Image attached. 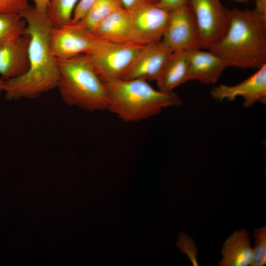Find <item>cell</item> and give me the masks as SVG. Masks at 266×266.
Instances as JSON below:
<instances>
[{
	"instance_id": "1",
	"label": "cell",
	"mask_w": 266,
	"mask_h": 266,
	"mask_svg": "<svg viewBox=\"0 0 266 266\" xmlns=\"http://www.w3.org/2000/svg\"><path fill=\"white\" fill-rule=\"evenodd\" d=\"M30 38L29 66L19 77L4 80L3 92L8 100L32 99L57 88L59 69L50 46L52 28L47 12L29 6L21 14Z\"/></svg>"
},
{
	"instance_id": "2",
	"label": "cell",
	"mask_w": 266,
	"mask_h": 266,
	"mask_svg": "<svg viewBox=\"0 0 266 266\" xmlns=\"http://www.w3.org/2000/svg\"><path fill=\"white\" fill-rule=\"evenodd\" d=\"M208 50L228 66L259 69L266 64V17L255 9H231L227 31Z\"/></svg>"
},
{
	"instance_id": "3",
	"label": "cell",
	"mask_w": 266,
	"mask_h": 266,
	"mask_svg": "<svg viewBox=\"0 0 266 266\" xmlns=\"http://www.w3.org/2000/svg\"><path fill=\"white\" fill-rule=\"evenodd\" d=\"M107 109L125 122L146 120L165 108L179 106L181 100L172 92L153 88L143 79H119L104 82Z\"/></svg>"
},
{
	"instance_id": "4",
	"label": "cell",
	"mask_w": 266,
	"mask_h": 266,
	"mask_svg": "<svg viewBox=\"0 0 266 266\" xmlns=\"http://www.w3.org/2000/svg\"><path fill=\"white\" fill-rule=\"evenodd\" d=\"M57 60L59 69L57 88L66 104L91 112L107 109L104 84L85 54Z\"/></svg>"
},
{
	"instance_id": "5",
	"label": "cell",
	"mask_w": 266,
	"mask_h": 266,
	"mask_svg": "<svg viewBox=\"0 0 266 266\" xmlns=\"http://www.w3.org/2000/svg\"><path fill=\"white\" fill-rule=\"evenodd\" d=\"M144 46L101 41L85 55L104 83L121 79Z\"/></svg>"
},
{
	"instance_id": "6",
	"label": "cell",
	"mask_w": 266,
	"mask_h": 266,
	"mask_svg": "<svg viewBox=\"0 0 266 266\" xmlns=\"http://www.w3.org/2000/svg\"><path fill=\"white\" fill-rule=\"evenodd\" d=\"M188 5L195 18L200 48L209 50L227 31L230 9L220 0H190Z\"/></svg>"
},
{
	"instance_id": "7",
	"label": "cell",
	"mask_w": 266,
	"mask_h": 266,
	"mask_svg": "<svg viewBox=\"0 0 266 266\" xmlns=\"http://www.w3.org/2000/svg\"><path fill=\"white\" fill-rule=\"evenodd\" d=\"M130 12L131 43L144 46L162 40L167 25L169 12L156 4L141 6Z\"/></svg>"
},
{
	"instance_id": "8",
	"label": "cell",
	"mask_w": 266,
	"mask_h": 266,
	"mask_svg": "<svg viewBox=\"0 0 266 266\" xmlns=\"http://www.w3.org/2000/svg\"><path fill=\"white\" fill-rule=\"evenodd\" d=\"M101 40L77 24L52 27L50 46L56 59H65L86 54L94 49Z\"/></svg>"
},
{
	"instance_id": "9",
	"label": "cell",
	"mask_w": 266,
	"mask_h": 266,
	"mask_svg": "<svg viewBox=\"0 0 266 266\" xmlns=\"http://www.w3.org/2000/svg\"><path fill=\"white\" fill-rule=\"evenodd\" d=\"M162 40L173 52L200 48L195 18L188 4L169 12Z\"/></svg>"
},
{
	"instance_id": "10",
	"label": "cell",
	"mask_w": 266,
	"mask_h": 266,
	"mask_svg": "<svg viewBox=\"0 0 266 266\" xmlns=\"http://www.w3.org/2000/svg\"><path fill=\"white\" fill-rule=\"evenodd\" d=\"M172 53L162 40L145 45L121 79L156 81Z\"/></svg>"
},
{
	"instance_id": "11",
	"label": "cell",
	"mask_w": 266,
	"mask_h": 266,
	"mask_svg": "<svg viewBox=\"0 0 266 266\" xmlns=\"http://www.w3.org/2000/svg\"><path fill=\"white\" fill-rule=\"evenodd\" d=\"M212 98L217 101L233 100L240 96L243 106L249 107L256 102L266 103V64L258 69L253 75L234 85H220L214 87L210 93Z\"/></svg>"
},
{
	"instance_id": "12",
	"label": "cell",
	"mask_w": 266,
	"mask_h": 266,
	"mask_svg": "<svg viewBox=\"0 0 266 266\" xmlns=\"http://www.w3.org/2000/svg\"><path fill=\"white\" fill-rule=\"evenodd\" d=\"M30 38L25 33L0 48V75L6 80L24 74L29 66Z\"/></svg>"
},
{
	"instance_id": "13",
	"label": "cell",
	"mask_w": 266,
	"mask_h": 266,
	"mask_svg": "<svg viewBox=\"0 0 266 266\" xmlns=\"http://www.w3.org/2000/svg\"><path fill=\"white\" fill-rule=\"evenodd\" d=\"M227 63L210 51L195 48L190 51L188 80H195L202 84H215L225 69Z\"/></svg>"
},
{
	"instance_id": "14",
	"label": "cell",
	"mask_w": 266,
	"mask_h": 266,
	"mask_svg": "<svg viewBox=\"0 0 266 266\" xmlns=\"http://www.w3.org/2000/svg\"><path fill=\"white\" fill-rule=\"evenodd\" d=\"M92 34L104 42L131 43L132 24L130 11L122 7L113 12L97 26Z\"/></svg>"
},
{
	"instance_id": "15",
	"label": "cell",
	"mask_w": 266,
	"mask_h": 266,
	"mask_svg": "<svg viewBox=\"0 0 266 266\" xmlns=\"http://www.w3.org/2000/svg\"><path fill=\"white\" fill-rule=\"evenodd\" d=\"M223 259L220 266H246L250 265L252 256L249 232L245 229L235 231L224 243Z\"/></svg>"
},
{
	"instance_id": "16",
	"label": "cell",
	"mask_w": 266,
	"mask_h": 266,
	"mask_svg": "<svg viewBox=\"0 0 266 266\" xmlns=\"http://www.w3.org/2000/svg\"><path fill=\"white\" fill-rule=\"evenodd\" d=\"M190 51L184 50L172 53L156 80L159 90L172 92L175 88L188 81Z\"/></svg>"
},
{
	"instance_id": "17",
	"label": "cell",
	"mask_w": 266,
	"mask_h": 266,
	"mask_svg": "<svg viewBox=\"0 0 266 266\" xmlns=\"http://www.w3.org/2000/svg\"><path fill=\"white\" fill-rule=\"evenodd\" d=\"M119 0H97L84 17L76 24L91 33L106 17L122 8Z\"/></svg>"
},
{
	"instance_id": "18",
	"label": "cell",
	"mask_w": 266,
	"mask_h": 266,
	"mask_svg": "<svg viewBox=\"0 0 266 266\" xmlns=\"http://www.w3.org/2000/svg\"><path fill=\"white\" fill-rule=\"evenodd\" d=\"M78 0H48L47 14L53 28L70 24Z\"/></svg>"
},
{
	"instance_id": "19",
	"label": "cell",
	"mask_w": 266,
	"mask_h": 266,
	"mask_svg": "<svg viewBox=\"0 0 266 266\" xmlns=\"http://www.w3.org/2000/svg\"><path fill=\"white\" fill-rule=\"evenodd\" d=\"M26 23L20 14L0 13V48L24 34Z\"/></svg>"
},
{
	"instance_id": "20",
	"label": "cell",
	"mask_w": 266,
	"mask_h": 266,
	"mask_svg": "<svg viewBox=\"0 0 266 266\" xmlns=\"http://www.w3.org/2000/svg\"><path fill=\"white\" fill-rule=\"evenodd\" d=\"M255 246L252 249L251 266H263L266 264V226L256 229L253 232Z\"/></svg>"
},
{
	"instance_id": "21",
	"label": "cell",
	"mask_w": 266,
	"mask_h": 266,
	"mask_svg": "<svg viewBox=\"0 0 266 266\" xmlns=\"http://www.w3.org/2000/svg\"><path fill=\"white\" fill-rule=\"evenodd\" d=\"M177 245L182 253H186L194 266H198L196 256L197 249L195 243L188 236L181 234L179 236Z\"/></svg>"
},
{
	"instance_id": "22",
	"label": "cell",
	"mask_w": 266,
	"mask_h": 266,
	"mask_svg": "<svg viewBox=\"0 0 266 266\" xmlns=\"http://www.w3.org/2000/svg\"><path fill=\"white\" fill-rule=\"evenodd\" d=\"M29 6L28 0H0V13L21 14Z\"/></svg>"
},
{
	"instance_id": "23",
	"label": "cell",
	"mask_w": 266,
	"mask_h": 266,
	"mask_svg": "<svg viewBox=\"0 0 266 266\" xmlns=\"http://www.w3.org/2000/svg\"><path fill=\"white\" fill-rule=\"evenodd\" d=\"M97 0H80L74 10L71 24L79 22Z\"/></svg>"
},
{
	"instance_id": "24",
	"label": "cell",
	"mask_w": 266,
	"mask_h": 266,
	"mask_svg": "<svg viewBox=\"0 0 266 266\" xmlns=\"http://www.w3.org/2000/svg\"><path fill=\"white\" fill-rule=\"evenodd\" d=\"M189 1L190 0H160L156 5L163 9L171 12L188 5Z\"/></svg>"
},
{
	"instance_id": "25",
	"label": "cell",
	"mask_w": 266,
	"mask_h": 266,
	"mask_svg": "<svg viewBox=\"0 0 266 266\" xmlns=\"http://www.w3.org/2000/svg\"><path fill=\"white\" fill-rule=\"evenodd\" d=\"M125 9L132 10L135 8L151 4H157L160 0H119Z\"/></svg>"
},
{
	"instance_id": "26",
	"label": "cell",
	"mask_w": 266,
	"mask_h": 266,
	"mask_svg": "<svg viewBox=\"0 0 266 266\" xmlns=\"http://www.w3.org/2000/svg\"><path fill=\"white\" fill-rule=\"evenodd\" d=\"M255 10L266 17V0H255Z\"/></svg>"
},
{
	"instance_id": "27",
	"label": "cell",
	"mask_w": 266,
	"mask_h": 266,
	"mask_svg": "<svg viewBox=\"0 0 266 266\" xmlns=\"http://www.w3.org/2000/svg\"><path fill=\"white\" fill-rule=\"evenodd\" d=\"M34 3V7L41 12H46L48 6V0H32Z\"/></svg>"
},
{
	"instance_id": "28",
	"label": "cell",
	"mask_w": 266,
	"mask_h": 266,
	"mask_svg": "<svg viewBox=\"0 0 266 266\" xmlns=\"http://www.w3.org/2000/svg\"><path fill=\"white\" fill-rule=\"evenodd\" d=\"M4 80L1 78H0V93L3 92V85L4 83Z\"/></svg>"
},
{
	"instance_id": "29",
	"label": "cell",
	"mask_w": 266,
	"mask_h": 266,
	"mask_svg": "<svg viewBox=\"0 0 266 266\" xmlns=\"http://www.w3.org/2000/svg\"><path fill=\"white\" fill-rule=\"evenodd\" d=\"M235 0L239 1H247L248 0Z\"/></svg>"
}]
</instances>
